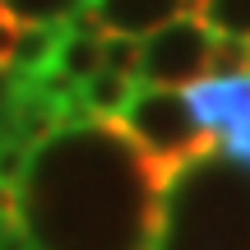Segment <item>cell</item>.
Returning <instances> with one entry per match:
<instances>
[{"mask_svg": "<svg viewBox=\"0 0 250 250\" xmlns=\"http://www.w3.org/2000/svg\"><path fill=\"white\" fill-rule=\"evenodd\" d=\"M0 14H5V5H0Z\"/></svg>", "mask_w": 250, "mask_h": 250, "instance_id": "4fadbf2b", "label": "cell"}, {"mask_svg": "<svg viewBox=\"0 0 250 250\" xmlns=\"http://www.w3.org/2000/svg\"><path fill=\"white\" fill-rule=\"evenodd\" d=\"M102 70L134 79V70H139V37H111L107 33V42H102Z\"/></svg>", "mask_w": 250, "mask_h": 250, "instance_id": "8fae6325", "label": "cell"}, {"mask_svg": "<svg viewBox=\"0 0 250 250\" xmlns=\"http://www.w3.org/2000/svg\"><path fill=\"white\" fill-rule=\"evenodd\" d=\"M0 250H33L19 223V204H14V186L0 181Z\"/></svg>", "mask_w": 250, "mask_h": 250, "instance_id": "30bf717a", "label": "cell"}, {"mask_svg": "<svg viewBox=\"0 0 250 250\" xmlns=\"http://www.w3.org/2000/svg\"><path fill=\"white\" fill-rule=\"evenodd\" d=\"M116 125L130 134V144L153 162L158 171H176L181 162L199 158L213 148V134L195 121L186 93L176 88H153V83H134L130 102L121 107Z\"/></svg>", "mask_w": 250, "mask_h": 250, "instance_id": "3957f363", "label": "cell"}, {"mask_svg": "<svg viewBox=\"0 0 250 250\" xmlns=\"http://www.w3.org/2000/svg\"><path fill=\"white\" fill-rule=\"evenodd\" d=\"M134 83L139 79H125V74H111V70H98L93 79L79 83V93H74V111L88 121H116L121 107L130 102Z\"/></svg>", "mask_w": 250, "mask_h": 250, "instance_id": "52a82bcc", "label": "cell"}, {"mask_svg": "<svg viewBox=\"0 0 250 250\" xmlns=\"http://www.w3.org/2000/svg\"><path fill=\"white\" fill-rule=\"evenodd\" d=\"M0 5L19 23H70L74 14L88 9V0H0Z\"/></svg>", "mask_w": 250, "mask_h": 250, "instance_id": "9c48e42d", "label": "cell"}, {"mask_svg": "<svg viewBox=\"0 0 250 250\" xmlns=\"http://www.w3.org/2000/svg\"><path fill=\"white\" fill-rule=\"evenodd\" d=\"M246 51H250V37H246Z\"/></svg>", "mask_w": 250, "mask_h": 250, "instance_id": "7c38bea8", "label": "cell"}, {"mask_svg": "<svg viewBox=\"0 0 250 250\" xmlns=\"http://www.w3.org/2000/svg\"><path fill=\"white\" fill-rule=\"evenodd\" d=\"M195 0H88L83 14L111 37H148L153 28L190 14Z\"/></svg>", "mask_w": 250, "mask_h": 250, "instance_id": "8992f818", "label": "cell"}, {"mask_svg": "<svg viewBox=\"0 0 250 250\" xmlns=\"http://www.w3.org/2000/svg\"><path fill=\"white\" fill-rule=\"evenodd\" d=\"M186 102L195 121L213 134L218 153L250 171V74H227V79H199L186 88Z\"/></svg>", "mask_w": 250, "mask_h": 250, "instance_id": "5b68a950", "label": "cell"}, {"mask_svg": "<svg viewBox=\"0 0 250 250\" xmlns=\"http://www.w3.org/2000/svg\"><path fill=\"white\" fill-rule=\"evenodd\" d=\"M190 14L213 37H250V0H195Z\"/></svg>", "mask_w": 250, "mask_h": 250, "instance_id": "ba28073f", "label": "cell"}, {"mask_svg": "<svg viewBox=\"0 0 250 250\" xmlns=\"http://www.w3.org/2000/svg\"><path fill=\"white\" fill-rule=\"evenodd\" d=\"M153 250H250V171L218 144L162 181Z\"/></svg>", "mask_w": 250, "mask_h": 250, "instance_id": "7a4b0ae2", "label": "cell"}, {"mask_svg": "<svg viewBox=\"0 0 250 250\" xmlns=\"http://www.w3.org/2000/svg\"><path fill=\"white\" fill-rule=\"evenodd\" d=\"M208 56H213V33L195 14H181L171 23L153 28L148 37H139V70H134V79L153 83V88L186 93L190 83L208 79Z\"/></svg>", "mask_w": 250, "mask_h": 250, "instance_id": "277c9868", "label": "cell"}, {"mask_svg": "<svg viewBox=\"0 0 250 250\" xmlns=\"http://www.w3.org/2000/svg\"><path fill=\"white\" fill-rule=\"evenodd\" d=\"M162 181L116 121L74 116L28 148L14 204L33 250H153Z\"/></svg>", "mask_w": 250, "mask_h": 250, "instance_id": "6da1fadb", "label": "cell"}]
</instances>
